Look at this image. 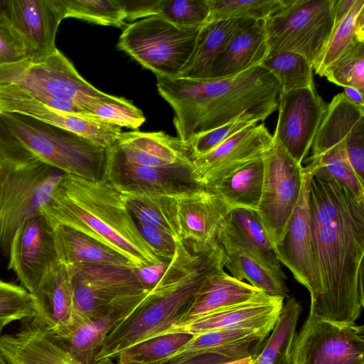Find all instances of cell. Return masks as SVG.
Instances as JSON below:
<instances>
[{
  "label": "cell",
  "mask_w": 364,
  "mask_h": 364,
  "mask_svg": "<svg viewBox=\"0 0 364 364\" xmlns=\"http://www.w3.org/2000/svg\"><path fill=\"white\" fill-rule=\"evenodd\" d=\"M311 168L309 213L316 284L309 316L355 323L364 307V199L323 171Z\"/></svg>",
  "instance_id": "1"
},
{
  "label": "cell",
  "mask_w": 364,
  "mask_h": 364,
  "mask_svg": "<svg viewBox=\"0 0 364 364\" xmlns=\"http://www.w3.org/2000/svg\"><path fill=\"white\" fill-rule=\"evenodd\" d=\"M156 77L159 93L174 111L178 137L186 143L243 117L263 122L277 109L281 92L278 80L262 65L223 78Z\"/></svg>",
  "instance_id": "2"
},
{
  "label": "cell",
  "mask_w": 364,
  "mask_h": 364,
  "mask_svg": "<svg viewBox=\"0 0 364 364\" xmlns=\"http://www.w3.org/2000/svg\"><path fill=\"white\" fill-rule=\"evenodd\" d=\"M40 213L54 228L74 229L127 258L135 268L163 263L109 181L65 174Z\"/></svg>",
  "instance_id": "3"
},
{
  "label": "cell",
  "mask_w": 364,
  "mask_h": 364,
  "mask_svg": "<svg viewBox=\"0 0 364 364\" xmlns=\"http://www.w3.org/2000/svg\"><path fill=\"white\" fill-rule=\"evenodd\" d=\"M164 274L139 308L118 324L105 340L95 358L97 363L110 362L125 349L163 335L193 300L205 279L223 267L218 245L203 253H193L181 240Z\"/></svg>",
  "instance_id": "4"
},
{
  "label": "cell",
  "mask_w": 364,
  "mask_h": 364,
  "mask_svg": "<svg viewBox=\"0 0 364 364\" xmlns=\"http://www.w3.org/2000/svg\"><path fill=\"white\" fill-rule=\"evenodd\" d=\"M65 174L33 154L0 116V250L4 256L17 228L40 213Z\"/></svg>",
  "instance_id": "5"
},
{
  "label": "cell",
  "mask_w": 364,
  "mask_h": 364,
  "mask_svg": "<svg viewBox=\"0 0 364 364\" xmlns=\"http://www.w3.org/2000/svg\"><path fill=\"white\" fill-rule=\"evenodd\" d=\"M0 116L14 135L43 162L65 174L94 181L103 178L109 149L28 116L15 113Z\"/></svg>",
  "instance_id": "6"
},
{
  "label": "cell",
  "mask_w": 364,
  "mask_h": 364,
  "mask_svg": "<svg viewBox=\"0 0 364 364\" xmlns=\"http://www.w3.org/2000/svg\"><path fill=\"white\" fill-rule=\"evenodd\" d=\"M202 25L180 26L160 16L142 18L124 29L117 47L155 75L178 77Z\"/></svg>",
  "instance_id": "7"
},
{
  "label": "cell",
  "mask_w": 364,
  "mask_h": 364,
  "mask_svg": "<svg viewBox=\"0 0 364 364\" xmlns=\"http://www.w3.org/2000/svg\"><path fill=\"white\" fill-rule=\"evenodd\" d=\"M0 85H13L26 92L65 100L89 113L98 105L125 100L95 88L58 49L39 61L25 60L0 66Z\"/></svg>",
  "instance_id": "8"
},
{
  "label": "cell",
  "mask_w": 364,
  "mask_h": 364,
  "mask_svg": "<svg viewBox=\"0 0 364 364\" xmlns=\"http://www.w3.org/2000/svg\"><path fill=\"white\" fill-rule=\"evenodd\" d=\"M333 4V0H289L265 21L269 55L293 52L313 65L334 27Z\"/></svg>",
  "instance_id": "9"
},
{
  "label": "cell",
  "mask_w": 364,
  "mask_h": 364,
  "mask_svg": "<svg viewBox=\"0 0 364 364\" xmlns=\"http://www.w3.org/2000/svg\"><path fill=\"white\" fill-rule=\"evenodd\" d=\"M67 266L71 272L73 296L74 323L71 331L118 303L150 291L134 267L107 264Z\"/></svg>",
  "instance_id": "10"
},
{
  "label": "cell",
  "mask_w": 364,
  "mask_h": 364,
  "mask_svg": "<svg viewBox=\"0 0 364 364\" xmlns=\"http://www.w3.org/2000/svg\"><path fill=\"white\" fill-rule=\"evenodd\" d=\"M262 161L263 183L257 213L274 247L280 242L298 202L304 166L276 139Z\"/></svg>",
  "instance_id": "11"
},
{
  "label": "cell",
  "mask_w": 364,
  "mask_h": 364,
  "mask_svg": "<svg viewBox=\"0 0 364 364\" xmlns=\"http://www.w3.org/2000/svg\"><path fill=\"white\" fill-rule=\"evenodd\" d=\"M291 364H364V327L308 316L295 334Z\"/></svg>",
  "instance_id": "12"
},
{
  "label": "cell",
  "mask_w": 364,
  "mask_h": 364,
  "mask_svg": "<svg viewBox=\"0 0 364 364\" xmlns=\"http://www.w3.org/2000/svg\"><path fill=\"white\" fill-rule=\"evenodd\" d=\"M23 114L64 129L105 149L117 143L122 129L97 117L69 113L46 106L13 85H0V114Z\"/></svg>",
  "instance_id": "13"
},
{
  "label": "cell",
  "mask_w": 364,
  "mask_h": 364,
  "mask_svg": "<svg viewBox=\"0 0 364 364\" xmlns=\"http://www.w3.org/2000/svg\"><path fill=\"white\" fill-rule=\"evenodd\" d=\"M8 259L7 269L32 294L49 269L58 262L53 228L41 213L26 218L17 228Z\"/></svg>",
  "instance_id": "14"
},
{
  "label": "cell",
  "mask_w": 364,
  "mask_h": 364,
  "mask_svg": "<svg viewBox=\"0 0 364 364\" xmlns=\"http://www.w3.org/2000/svg\"><path fill=\"white\" fill-rule=\"evenodd\" d=\"M326 107L315 87L279 93L273 136L301 164L311 148Z\"/></svg>",
  "instance_id": "15"
},
{
  "label": "cell",
  "mask_w": 364,
  "mask_h": 364,
  "mask_svg": "<svg viewBox=\"0 0 364 364\" xmlns=\"http://www.w3.org/2000/svg\"><path fill=\"white\" fill-rule=\"evenodd\" d=\"M64 14L59 0H9L5 23L21 43L26 60L39 61L57 50Z\"/></svg>",
  "instance_id": "16"
},
{
  "label": "cell",
  "mask_w": 364,
  "mask_h": 364,
  "mask_svg": "<svg viewBox=\"0 0 364 364\" xmlns=\"http://www.w3.org/2000/svg\"><path fill=\"white\" fill-rule=\"evenodd\" d=\"M313 171L304 167L298 202L280 242L274 247L279 262L287 267L298 282L312 295L316 284V269L310 226L309 192Z\"/></svg>",
  "instance_id": "17"
},
{
  "label": "cell",
  "mask_w": 364,
  "mask_h": 364,
  "mask_svg": "<svg viewBox=\"0 0 364 364\" xmlns=\"http://www.w3.org/2000/svg\"><path fill=\"white\" fill-rule=\"evenodd\" d=\"M274 141L264 122L250 126L205 155L195 158L192 179L199 186L210 187L235 169L262 158Z\"/></svg>",
  "instance_id": "18"
},
{
  "label": "cell",
  "mask_w": 364,
  "mask_h": 364,
  "mask_svg": "<svg viewBox=\"0 0 364 364\" xmlns=\"http://www.w3.org/2000/svg\"><path fill=\"white\" fill-rule=\"evenodd\" d=\"M229 210L213 189L198 186L181 194L178 198L181 240L196 254L214 250Z\"/></svg>",
  "instance_id": "19"
},
{
  "label": "cell",
  "mask_w": 364,
  "mask_h": 364,
  "mask_svg": "<svg viewBox=\"0 0 364 364\" xmlns=\"http://www.w3.org/2000/svg\"><path fill=\"white\" fill-rule=\"evenodd\" d=\"M283 304V298L262 293L245 302L225 307L196 318L174 323L164 334L183 332L195 336L224 328L272 331Z\"/></svg>",
  "instance_id": "20"
},
{
  "label": "cell",
  "mask_w": 364,
  "mask_h": 364,
  "mask_svg": "<svg viewBox=\"0 0 364 364\" xmlns=\"http://www.w3.org/2000/svg\"><path fill=\"white\" fill-rule=\"evenodd\" d=\"M192 168H157L135 165L109 149L103 178L124 193L181 195L199 186L192 179Z\"/></svg>",
  "instance_id": "21"
},
{
  "label": "cell",
  "mask_w": 364,
  "mask_h": 364,
  "mask_svg": "<svg viewBox=\"0 0 364 364\" xmlns=\"http://www.w3.org/2000/svg\"><path fill=\"white\" fill-rule=\"evenodd\" d=\"M22 322L18 331L0 336V356L6 364H80L40 319Z\"/></svg>",
  "instance_id": "22"
},
{
  "label": "cell",
  "mask_w": 364,
  "mask_h": 364,
  "mask_svg": "<svg viewBox=\"0 0 364 364\" xmlns=\"http://www.w3.org/2000/svg\"><path fill=\"white\" fill-rule=\"evenodd\" d=\"M114 151L128 163L143 166L193 168L187 143L164 132H122Z\"/></svg>",
  "instance_id": "23"
},
{
  "label": "cell",
  "mask_w": 364,
  "mask_h": 364,
  "mask_svg": "<svg viewBox=\"0 0 364 364\" xmlns=\"http://www.w3.org/2000/svg\"><path fill=\"white\" fill-rule=\"evenodd\" d=\"M315 138L343 144L355 173L364 183V107L351 102L343 92L335 95Z\"/></svg>",
  "instance_id": "24"
},
{
  "label": "cell",
  "mask_w": 364,
  "mask_h": 364,
  "mask_svg": "<svg viewBox=\"0 0 364 364\" xmlns=\"http://www.w3.org/2000/svg\"><path fill=\"white\" fill-rule=\"evenodd\" d=\"M40 319L58 337L66 336L74 323L72 275L60 262L53 265L31 294Z\"/></svg>",
  "instance_id": "25"
},
{
  "label": "cell",
  "mask_w": 364,
  "mask_h": 364,
  "mask_svg": "<svg viewBox=\"0 0 364 364\" xmlns=\"http://www.w3.org/2000/svg\"><path fill=\"white\" fill-rule=\"evenodd\" d=\"M149 294L112 306L97 317L75 327L63 337L55 334L78 363L99 364L95 358L106 338L118 324L139 308Z\"/></svg>",
  "instance_id": "26"
},
{
  "label": "cell",
  "mask_w": 364,
  "mask_h": 364,
  "mask_svg": "<svg viewBox=\"0 0 364 364\" xmlns=\"http://www.w3.org/2000/svg\"><path fill=\"white\" fill-rule=\"evenodd\" d=\"M221 237L249 253L280 274H284L274 250V245L257 211L230 209L220 228Z\"/></svg>",
  "instance_id": "27"
},
{
  "label": "cell",
  "mask_w": 364,
  "mask_h": 364,
  "mask_svg": "<svg viewBox=\"0 0 364 364\" xmlns=\"http://www.w3.org/2000/svg\"><path fill=\"white\" fill-rule=\"evenodd\" d=\"M268 55L266 22L257 21L231 40L213 62L204 79L237 75L261 65Z\"/></svg>",
  "instance_id": "28"
},
{
  "label": "cell",
  "mask_w": 364,
  "mask_h": 364,
  "mask_svg": "<svg viewBox=\"0 0 364 364\" xmlns=\"http://www.w3.org/2000/svg\"><path fill=\"white\" fill-rule=\"evenodd\" d=\"M262 293L264 292L235 279L220 267L205 279L190 306L175 323L245 302Z\"/></svg>",
  "instance_id": "29"
},
{
  "label": "cell",
  "mask_w": 364,
  "mask_h": 364,
  "mask_svg": "<svg viewBox=\"0 0 364 364\" xmlns=\"http://www.w3.org/2000/svg\"><path fill=\"white\" fill-rule=\"evenodd\" d=\"M255 21L228 19L204 23L199 30L192 54L178 77L204 79L213 62L223 53L231 40Z\"/></svg>",
  "instance_id": "30"
},
{
  "label": "cell",
  "mask_w": 364,
  "mask_h": 364,
  "mask_svg": "<svg viewBox=\"0 0 364 364\" xmlns=\"http://www.w3.org/2000/svg\"><path fill=\"white\" fill-rule=\"evenodd\" d=\"M223 252V267L235 279L246 280L267 295L288 298L285 274H280L226 240L218 237Z\"/></svg>",
  "instance_id": "31"
},
{
  "label": "cell",
  "mask_w": 364,
  "mask_h": 364,
  "mask_svg": "<svg viewBox=\"0 0 364 364\" xmlns=\"http://www.w3.org/2000/svg\"><path fill=\"white\" fill-rule=\"evenodd\" d=\"M53 228L58 262L65 265L107 264L134 267L124 256L70 228Z\"/></svg>",
  "instance_id": "32"
},
{
  "label": "cell",
  "mask_w": 364,
  "mask_h": 364,
  "mask_svg": "<svg viewBox=\"0 0 364 364\" xmlns=\"http://www.w3.org/2000/svg\"><path fill=\"white\" fill-rule=\"evenodd\" d=\"M263 176L264 165L260 158L235 169L208 188L214 190L230 210L242 208L257 211Z\"/></svg>",
  "instance_id": "33"
},
{
  "label": "cell",
  "mask_w": 364,
  "mask_h": 364,
  "mask_svg": "<svg viewBox=\"0 0 364 364\" xmlns=\"http://www.w3.org/2000/svg\"><path fill=\"white\" fill-rule=\"evenodd\" d=\"M131 214L139 224L151 226L181 240L178 198L181 195L122 193Z\"/></svg>",
  "instance_id": "34"
},
{
  "label": "cell",
  "mask_w": 364,
  "mask_h": 364,
  "mask_svg": "<svg viewBox=\"0 0 364 364\" xmlns=\"http://www.w3.org/2000/svg\"><path fill=\"white\" fill-rule=\"evenodd\" d=\"M302 309L299 301L288 297L271 334L251 364H291V346Z\"/></svg>",
  "instance_id": "35"
},
{
  "label": "cell",
  "mask_w": 364,
  "mask_h": 364,
  "mask_svg": "<svg viewBox=\"0 0 364 364\" xmlns=\"http://www.w3.org/2000/svg\"><path fill=\"white\" fill-rule=\"evenodd\" d=\"M356 41H364V1L357 0L348 15L338 24L313 64V70L322 77L325 70Z\"/></svg>",
  "instance_id": "36"
},
{
  "label": "cell",
  "mask_w": 364,
  "mask_h": 364,
  "mask_svg": "<svg viewBox=\"0 0 364 364\" xmlns=\"http://www.w3.org/2000/svg\"><path fill=\"white\" fill-rule=\"evenodd\" d=\"M261 65L276 77L282 92L314 87L312 63L300 54L277 52L269 55Z\"/></svg>",
  "instance_id": "37"
},
{
  "label": "cell",
  "mask_w": 364,
  "mask_h": 364,
  "mask_svg": "<svg viewBox=\"0 0 364 364\" xmlns=\"http://www.w3.org/2000/svg\"><path fill=\"white\" fill-rule=\"evenodd\" d=\"M271 330L253 328H224L195 335L180 350L167 358L220 351L244 341L262 343Z\"/></svg>",
  "instance_id": "38"
},
{
  "label": "cell",
  "mask_w": 364,
  "mask_h": 364,
  "mask_svg": "<svg viewBox=\"0 0 364 364\" xmlns=\"http://www.w3.org/2000/svg\"><path fill=\"white\" fill-rule=\"evenodd\" d=\"M289 0H208L206 22L228 19L267 21L285 8Z\"/></svg>",
  "instance_id": "39"
},
{
  "label": "cell",
  "mask_w": 364,
  "mask_h": 364,
  "mask_svg": "<svg viewBox=\"0 0 364 364\" xmlns=\"http://www.w3.org/2000/svg\"><path fill=\"white\" fill-rule=\"evenodd\" d=\"M193 335L176 332L160 335L139 342L118 355V364H146L171 355L192 338Z\"/></svg>",
  "instance_id": "40"
},
{
  "label": "cell",
  "mask_w": 364,
  "mask_h": 364,
  "mask_svg": "<svg viewBox=\"0 0 364 364\" xmlns=\"http://www.w3.org/2000/svg\"><path fill=\"white\" fill-rule=\"evenodd\" d=\"M59 3L64 18H75L119 28L126 25L122 0H59Z\"/></svg>",
  "instance_id": "41"
},
{
  "label": "cell",
  "mask_w": 364,
  "mask_h": 364,
  "mask_svg": "<svg viewBox=\"0 0 364 364\" xmlns=\"http://www.w3.org/2000/svg\"><path fill=\"white\" fill-rule=\"evenodd\" d=\"M323 76L338 86L353 87L363 93L364 41L354 43L325 70Z\"/></svg>",
  "instance_id": "42"
},
{
  "label": "cell",
  "mask_w": 364,
  "mask_h": 364,
  "mask_svg": "<svg viewBox=\"0 0 364 364\" xmlns=\"http://www.w3.org/2000/svg\"><path fill=\"white\" fill-rule=\"evenodd\" d=\"M36 313L35 299L25 288L0 279V321H23Z\"/></svg>",
  "instance_id": "43"
},
{
  "label": "cell",
  "mask_w": 364,
  "mask_h": 364,
  "mask_svg": "<svg viewBox=\"0 0 364 364\" xmlns=\"http://www.w3.org/2000/svg\"><path fill=\"white\" fill-rule=\"evenodd\" d=\"M208 0H163L159 16L180 26H193L206 22Z\"/></svg>",
  "instance_id": "44"
},
{
  "label": "cell",
  "mask_w": 364,
  "mask_h": 364,
  "mask_svg": "<svg viewBox=\"0 0 364 364\" xmlns=\"http://www.w3.org/2000/svg\"><path fill=\"white\" fill-rule=\"evenodd\" d=\"M257 341H244L220 350L205 352L179 357L166 358L164 360L146 364H221L248 357L255 353ZM118 364V363H117Z\"/></svg>",
  "instance_id": "45"
},
{
  "label": "cell",
  "mask_w": 364,
  "mask_h": 364,
  "mask_svg": "<svg viewBox=\"0 0 364 364\" xmlns=\"http://www.w3.org/2000/svg\"><path fill=\"white\" fill-rule=\"evenodd\" d=\"M257 123L259 122L252 117H243L193 137L187 142L192 152L193 161L212 151L241 130Z\"/></svg>",
  "instance_id": "46"
},
{
  "label": "cell",
  "mask_w": 364,
  "mask_h": 364,
  "mask_svg": "<svg viewBox=\"0 0 364 364\" xmlns=\"http://www.w3.org/2000/svg\"><path fill=\"white\" fill-rule=\"evenodd\" d=\"M90 112L103 122L120 128L137 129L146 121L141 110L127 100L121 102L98 105Z\"/></svg>",
  "instance_id": "47"
},
{
  "label": "cell",
  "mask_w": 364,
  "mask_h": 364,
  "mask_svg": "<svg viewBox=\"0 0 364 364\" xmlns=\"http://www.w3.org/2000/svg\"><path fill=\"white\" fill-rule=\"evenodd\" d=\"M139 229L157 256L163 262H168L175 253L176 240L165 231L151 226L139 223Z\"/></svg>",
  "instance_id": "48"
},
{
  "label": "cell",
  "mask_w": 364,
  "mask_h": 364,
  "mask_svg": "<svg viewBox=\"0 0 364 364\" xmlns=\"http://www.w3.org/2000/svg\"><path fill=\"white\" fill-rule=\"evenodd\" d=\"M26 60L24 48L5 23L0 25V66Z\"/></svg>",
  "instance_id": "49"
},
{
  "label": "cell",
  "mask_w": 364,
  "mask_h": 364,
  "mask_svg": "<svg viewBox=\"0 0 364 364\" xmlns=\"http://www.w3.org/2000/svg\"><path fill=\"white\" fill-rule=\"evenodd\" d=\"M126 15L125 20L134 21L139 18L159 16L163 0H122Z\"/></svg>",
  "instance_id": "50"
},
{
  "label": "cell",
  "mask_w": 364,
  "mask_h": 364,
  "mask_svg": "<svg viewBox=\"0 0 364 364\" xmlns=\"http://www.w3.org/2000/svg\"><path fill=\"white\" fill-rule=\"evenodd\" d=\"M168 262L135 268L136 272L143 283L149 290L158 282L166 267Z\"/></svg>",
  "instance_id": "51"
},
{
  "label": "cell",
  "mask_w": 364,
  "mask_h": 364,
  "mask_svg": "<svg viewBox=\"0 0 364 364\" xmlns=\"http://www.w3.org/2000/svg\"><path fill=\"white\" fill-rule=\"evenodd\" d=\"M357 0H333V12L334 26L343 19L355 5Z\"/></svg>",
  "instance_id": "52"
},
{
  "label": "cell",
  "mask_w": 364,
  "mask_h": 364,
  "mask_svg": "<svg viewBox=\"0 0 364 364\" xmlns=\"http://www.w3.org/2000/svg\"><path fill=\"white\" fill-rule=\"evenodd\" d=\"M343 93L351 102L356 105L364 107L363 93H361L355 88L349 87H344Z\"/></svg>",
  "instance_id": "53"
},
{
  "label": "cell",
  "mask_w": 364,
  "mask_h": 364,
  "mask_svg": "<svg viewBox=\"0 0 364 364\" xmlns=\"http://www.w3.org/2000/svg\"><path fill=\"white\" fill-rule=\"evenodd\" d=\"M9 0H0V25L5 24Z\"/></svg>",
  "instance_id": "54"
},
{
  "label": "cell",
  "mask_w": 364,
  "mask_h": 364,
  "mask_svg": "<svg viewBox=\"0 0 364 364\" xmlns=\"http://www.w3.org/2000/svg\"><path fill=\"white\" fill-rule=\"evenodd\" d=\"M257 353H255L248 357H246V358H242L240 360H236L227 362V363H221V364H251L252 362L254 360Z\"/></svg>",
  "instance_id": "55"
},
{
  "label": "cell",
  "mask_w": 364,
  "mask_h": 364,
  "mask_svg": "<svg viewBox=\"0 0 364 364\" xmlns=\"http://www.w3.org/2000/svg\"><path fill=\"white\" fill-rule=\"evenodd\" d=\"M8 325L7 323L4 322V321H0V336L1 335V333H2V331L4 329V328ZM0 364H6V363L4 361V360L1 358V357L0 356Z\"/></svg>",
  "instance_id": "56"
},
{
  "label": "cell",
  "mask_w": 364,
  "mask_h": 364,
  "mask_svg": "<svg viewBox=\"0 0 364 364\" xmlns=\"http://www.w3.org/2000/svg\"></svg>",
  "instance_id": "57"
}]
</instances>
